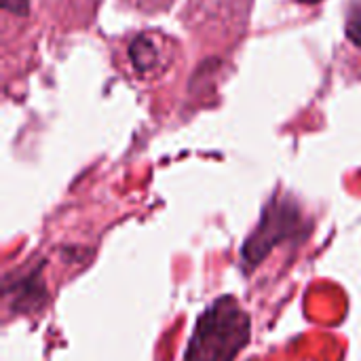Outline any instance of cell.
<instances>
[{
	"label": "cell",
	"mask_w": 361,
	"mask_h": 361,
	"mask_svg": "<svg viewBox=\"0 0 361 361\" xmlns=\"http://www.w3.org/2000/svg\"><path fill=\"white\" fill-rule=\"evenodd\" d=\"M250 341V315L233 296L212 302L197 319L186 361H235Z\"/></svg>",
	"instance_id": "6da1fadb"
},
{
	"label": "cell",
	"mask_w": 361,
	"mask_h": 361,
	"mask_svg": "<svg viewBox=\"0 0 361 361\" xmlns=\"http://www.w3.org/2000/svg\"><path fill=\"white\" fill-rule=\"evenodd\" d=\"M296 220H298V216L290 205H281V207L273 205L267 212L258 231L247 241L245 252H243L245 258L247 260H260L267 254V250L273 247V243H277L279 239H283L290 233V231L286 233V228H292L296 224Z\"/></svg>",
	"instance_id": "7a4b0ae2"
},
{
	"label": "cell",
	"mask_w": 361,
	"mask_h": 361,
	"mask_svg": "<svg viewBox=\"0 0 361 361\" xmlns=\"http://www.w3.org/2000/svg\"><path fill=\"white\" fill-rule=\"evenodd\" d=\"M129 57H131V63L140 70V72H148L154 68L157 63V47L152 44L150 38L146 36H137L131 47H129Z\"/></svg>",
	"instance_id": "3957f363"
},
{
	"label": "cell",
	"mask_w": 361,
	"mask_h": 361,
	"mask_svg": "<svg viewBox=\"0 0 361 361\" xmlns=\"http://www.w3.org/2000/svg\"><path fill=\"white\" fill-rule=\"evenodd\" d=\"M347 36L353 44L361 47V4L355 6L347 19Z\"/></svg>",
	"instance_id": "277c9868"
},
{
	"label": "cell",
	"mask_w": 361,
	"mask_h": 361,
	"mask_svg": "<svg viewBox=\"0 0 361 361\" xmlns=\"http://www.w3.org/2000/svg\"><path fill=\"white\" fill-rule=\"evenodd\" d=\"M2 4L11 13H19V15L27 13V0H2Z\"/></svg>",
	"instance_id": "5b68a950"
},
{
	"label": "cell",
	"mask_w": 361,
	"mask_h": 361,
	"mask_svg": "<svg viewBox=\"0 0 361 361\" xmlns=\"http://www.w3.org/2000/svg\"><path fill=\"white\" fill-rule=\"evenodd\" d=\"M300 2H309V4H315V2H319V0H300Z\"/></svg>",
	"instance_id": "8992f818"
}]
</instances>
